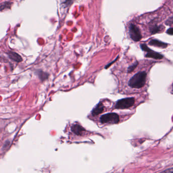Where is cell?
<instances>
[{"label": "cell", "mask_w": 173, "mask_h": 173, "mask_svg": "<svg viewBox=\"0 0 173 173\" xmlns=\"http://www.w3.org/2000/svg\"><path fill=\"white\" fill-rule=\"evenodd\" d=\"M147 74L144 71L139 72L134 76L128 82V85L134 88H140L145 85Z\"/></svg>", "instance_id": "obj_1"}, {"label": "cell", "mask_w": 173, "mask_h": 173, "mask_svg": "<svg viewBox=\"0 0 173 173\" xmlns=\"http://www.w3.org/2000/svg\"><path fill=\"white\" fill-rule=\"evenodd\" d=\"M100 121L102 123L117 124L119 123V116L115 113L106 114L100 117Z\"/></svg>", "instance_id": "obj_2"}, {"label": "cell", "mask_w": 173, "mask_h": 173, "mask_svg": "<svg viewBox=\"0 0 173 173\" xmlns=\"http://www.w3.org/2000/svg\"><path fill=\"white\" fill-rule=\"evenodd\" d=\"M135 100L134 98H128L119 100L116 104L115 108L117 109H124L133 106L135 104Z\"/></svg>", "instance_id": "obj_3"}, {"label": "cell", "mask_w": 173, "mask_h": 173, "mask_svg": "<svg viewBox=\"0 0 173 173\" xmlns=\"http://www.w3.org/2000/svg\"><path fill=\"white\" fill-rule=\"evenodd\" d=\"M129 34L131 38L135 42H139L141 40V33L138 28L134 24H131L129 26Z\"/></svg>", "instance_id": "obj_4"}, {"label": "cell", "mask_w": 173, "mask_h": 173, "mask_svg": "<svg viewBox=\"0 0 173 173\" xmlns=\"http://www.w3.org/2000/svg\"><path fill=\"white\" fill-rule=\"evenodd\" d=\"M71 131L77 136H82L85 129L79 124H74L71 126Z\"/></svg>", "instance_id": "obj_5"}, {"label": "cell", "mask_w": 173, "mask_h": 173, "mask_svg": "<svg viewBox=\"0 0 173 173\" xmlns=\"http://www.w3.org/2000/svg\"><path fill=\"white\" fill-rule=\"evenodd\" d=\"M104 106L101 103H99L96 105L91 111V114L93 116H96L101 113L104 110Z\"/></svg>", "instance_id": "obj_6"}, {"label": "cell", "mask_w": 173, "mask_h": 173, "mask_svg": "<svg viewBox=\"0 0 173 173\" xmlns=\"http://www.w3.org/2000/svg\"><path fill=\"white\" fill-rule=\"evenodd\" d=\"M149 44L151 46H153L155 47H159L161 48H166L168 47V44L166 43L158 40L156 39H153L149 42Z\"/></svg>", "instance_id": "obj_7"}, {"label": "cell", "mask_w": 173, "mask_h": 173, "mask_svg": "<svg viewBox=\"0 0 173 173\" xmlns=\"http://www.w3.org/2000/svg\"><path fill=\"white\" fill-rule=\"evenodd\" d=\"M145 57L147 58H152L155 60H161L164 58L162 54H160L159 53L155 52L154 51L152 50L151 49L150 50L147 52L146 54L145 55Z\"/></svg>", "instance_id": "obj_8"}, {"label": "cell", "mask_w": 173, "mask_h": 173, "mask_svg": "<svg viewBox=\"0 0 173 173\" xmlns=\"http://www.w3.org/2000/svg\"><path fill=\"white\" fill-rule=\"evenodd\" d=\"M8 55L10 59L14 61L18 62V63L21 62L23 61L22 58L17 53L9 52V53H8Z\"/></svg>", "instance_id": "obj_9"}, {"label": "cell", "mask_w": 173, "mask_h": 173, "mask_svg": "<svg viewBox=\"0 0 173 173\" xmlns=\"http://www.w3.org/2000/svg\"><path fill=\"white\" fill-rule=\"evenodd\" d=\"M37 75L38 76L39 78H40L41 80L42 81L45 80L46 79H47L48 77V74L47 73H46L45 72L40 71L39 72H37Z\"/></svg>", "instance_id": "obj_10"}, {"label": "cell", "mask_w": 173, "mask_h": 173, "mask_svg": "<svg viewBox=\"0 0 173 173\" xmlns=\"http://www.w3.org/2000/svg\"><path fill=\"white\" fill-rule=\"evenodd\" d=\"M161 30V27L160 26H158L157 25H155L150 28L151 33L152 34H155L157 33L160 31Z\"/></svg>", "instance_id": "obj_11"}, {"label": "cell", "mask_w": 173, "mask_h": 173, "mask_svg": "<svg viewBox=\"0 0 173 173\" xmlns=\"http://www.w3.org/2000/svg\"><path fill=\"white\" fill-rule=\"evenodd\" d=\"M73 0H61V4L64 7H67L71 5Z\"/></svg>", "instance_id": "obj_12"}, {"label": "cell", "mask_w": 173, "mask_h": 173, "mask_svg": "<svg viewBox=\"0 0 173 173\" xmlns=\"http://www.w3.org/2000/svg\"><path fill=\"white\" fill-rule=\"evenodd\" d=\"M138 65V61H136L135 63H134L133 65L129 66L128 68V73H131V72L133 71L134 70H135V69L136 68L137 66Z\"/></svg>", "instance_id": "obj_13"}, {"label": "cell", "mask_w": 173, "mask_h": 173, "mask_svg": "<svg viewBox=\"0 0 173 173\" xmlns=\"http://www.w3.org/2000/svg\"><path fill=\"white\" fill-rule=\"evenodd\" d=\"M140 47L141 48V49H142V50L144 51L145 52H148L150 50V48H149L148 46H147V45L145 44H141L140 45Z\"/></svg>", "instance_id": "obj_14"}, {"label": "cell", "mask_w": 173, "mask_h": 173, "mask_svg": "<svg viewBox=\"0 0 173 173\" xmlns=\"http://www.w3.org/2000/svg\"><path fill=\"white\" fill-rule=\"evenodd\" d=\"M165 23L166 26H171V25H173V16H171L170 18H169L166 20Z\"/></svg>", "instance_id": "obj_15"}, {"label": "cell", "mask_w": 173, "mask_h": 173, "mask_svg": "<svg viewBox=\"0 0 173 173\" xmlns=\"http://www.w3.org/2000/svg\"><path fill=\"white\" fill-rule=\"evenodd\" d=\"M166 33L169 34V35H173V28H169V29L166 31Z\"/></svg>", "instance_id": "obj_16"}, {"label": "cell", "mask_w": 173, "mask_h": 173, "mask_svg": "<svg viewBox=\"0 0 173 173\" xmlns=\"http://www.w3.org/2000/svg\"><path fill=\"white\" fill-rule=\"evenodd\" d=\"M162 172H164V173H173V168L168 169L167 170L164 171Z\"/></svg>", "instance_id": "obj_17"}, {"label": "cell", "mask_w": 173, "mask_h": 173, "mask_svg": "<svg viewBox=\"0 0 173 173\" xmlns=\"http://www.w3.org/2000/svg\"><path fill=\"white\" fill-rule=\"evenodd\" d=\"M118 57H117V58H116V59H115V61H112V63H110V64H109V65H107V66H106V68H108L109 66H110V65H112V64H113V63H114V62H115V61H117V59H118Z\"/></svg>", "instance_id": "obj_18"}, {"label": "cell", "mask_w": 173, "mask_h": 173, "mask_svg": "<svg viewBox=\"0 0 173 173\" xmlns=\"http://www.w3.org/2000/svg\"><path fill=\"white\" fill-rule=\"evenodd\" d=\"M172 93H173V90H172Z\"/></svg>", "instance_id": "obj_19"}, {"label": "cell", "mask_w": 173, "mask_h": 173, "mask_svg": "<svg viewBox=\"0 0 173 173\" xmlns=\"http://www.w3.org/2000/svg\"></svg>", "instance_id": "obj_20"}]
</instances>
